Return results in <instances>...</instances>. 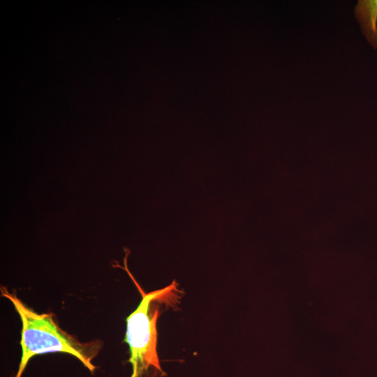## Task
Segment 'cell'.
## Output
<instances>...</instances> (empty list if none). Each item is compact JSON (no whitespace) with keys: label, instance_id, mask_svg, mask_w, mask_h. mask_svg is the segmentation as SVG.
<instances>
[{"label":"cell","instance_id":"1","mask_svg":"<svg viewBox=\"0 0 377 377\" xmlns=\"http://www.w3.org/2000/svg\"><path fill=\"white\" fill-rule=\"evenodd\" d=\"M1 294L13 304L22 321V357L15 377H22L33 357L47 353L70 354L89 371H95L96 367L92 361L101 348L99 341L82 343L64 331L55 322L52 313L35 312L4 288H1Z\"/></svg>","mask_w":377,"mask_h":377},{"label":"cell","instance_id":"3","mask_svg":"<svg viewBox=\"0 0 377 377\" xmlns=\"http://www.w3.org/2000/svg\"><path fill=\"white\" fill-rule=\"evenodd\" d=\"M355 16L367 41L377 49V1H358Z\"/></svg>","mask_w":377,"mask_h":377},{"label":"cell","instance_id":"2","mask_svg":"<svg viewBox=\"0 0 377 377\" xmlns=\"http://www.w3.org/2000/svg\"><path fill=\"white\" fill-rule=\"evenodd\" d=\"M177 283L173 281L168 286L149 292L142 293V300L126 318L125 342L130 350L128 362L132 367L131 377H146L152 375L164 376L157 353L156 321L158 311L150 312L153 301L176 296Z\"/></svg>","mask_w":377,"mask_h":377}]
</instances>
